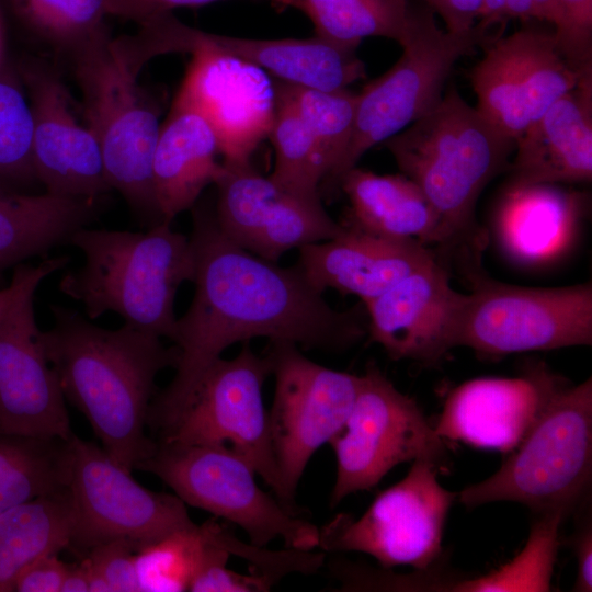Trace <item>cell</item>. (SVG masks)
Masks as SVG:
<instances>
[{
  "label": "cell",
  "instance_id": "cell-34",
  "mask_svg": "<svg viewBox=\"0 0 592 592\" xmlns=\"http://www.w3.org/2000/svg\"><path fill=\"white\" fill-rule=\"evenodd\" d=\"M275 107L267 134L274 148V169L270 178L286 190L320 200L319 185L329 173L325 155L295 107L274 93Z\"/></svg>",
  "mask_w": 592,
  "mask_h": 592
},
{
  "label": "cell",
  "instance_id": "cell-49",
  "mask_svg": "<svg viewBox=\"0 0 592 592\" xmlns=\"http://www.w3.org/2000/svg\"><path fill=\"white\" fill-rule=\"evenodd\" d=\"M80 562L86 569L89 592H112L104 573L91 558L84 555Z\"/></svg>",
  "mask_w": 592,
  "mask_h": 592
},
{
  "label": "cell",
  "instance_id": "cell-14",
  "mask_svg": "<svg viewBox=\"0 0 592 592\" xmlns=\"http://www.w3.org/2000/svg\"><path fill=\"white\" fill-rule=\"evenodd\" d=\"M71 447L75 530L69 549L80 557L114 539L128 540L136 551L194 524L177 494L143 487L103 447L76 434Z\"/></svg>",
  "mask_w": 592,
  "mask_h": 592
},
{
  "label": "cell",
  "instance_id": "cell-36",
  "mask_svg": "<svg viewBox=\"0 0 592 592\" xmlns=\"http://www.w3.org/2000/svg\"><path fill=\"white\" fill-rule=\"evenodd\" d=\"M274 93L287 100L318 141L331 183L351 140L357 93L348 89L320 90L273 80Z\"/></svg>",
  "mask_w": 592,
  "mask_h": 592
},
{
  "label": "cell",
  "instance_id": "cell-46",
  "mask_svg": "<svg viewBox=\"0 0 592 592\" xmlns=\"http://www.w3.org/2000/svg\"><path fill=\"white\" fill-rule=\"evenodd\" d=\"M574 554L577 557V577L573 591H592V527L585 524L574 536Z\"/></svg>",
  "mask_w": 592,
  "mask_h": 592
},
{
  "label": "cell",
  "instance_id": "cell-50",
  "mask_svg": "<svg viewBox=\"0 0 592 592\" xmlns=\"http://www.w3.org/2000/svg\"><path fill=\"white\" fill-rule=\"evenodd\" d=\"M0 48H1V25H0ZM2 57V53H1V49H0V58Z\"/></svg>",
  "mask_w": 592,
  "mask_h": 592
},
{
  "label": "cell",
  "instance_id": "cell-7",
  "mask_svg": "<svg viewBox=\"0 0 592 592\" xmlns=\"http://www.w3.org/2000/svg\"><path fill=\"white\" fill-rule=\"evenodd\" d=\"M136 469L157 476L185 504L236 524L252 545L280 538L288 548L318 549L319 527L263 491L252 465L228 446L156 441Z\"/></svg>",
  "mask_w": 592,
  "mask_h": 592
},
{
  "label": "cell",
  "instance_id": "cell-11",
  "mask_svg": "<svg viewBox=\"0 0 592 592\" xmlns=\"http://www.w3.org/2000/svg\"><path fill=\"white\" fill-rule=\"evenodd\" d=\"M270 375L266 354L259 355L244 342L235 357H220L210 365L183 411L155 440L230 447L252 465L278 501L289 509L263 400V386Z\"/></svg>",
  "mask_w": 592,
  "mask_h": 592
},
{
  "label": "cell",
  "instance_id": "cell-38",
  "mask_svg": "<svg viewBox=\"0 0 592 592\" xmlns=\"http://www.w3.org/2000/svg\"><path fill=\"white\" fill-rule=\"evenodd\" d=\"M230 556L244 560L252 571H264L274 561V551L247 544L221 525L216 537L207 545L190 581V592H267L276 584L254 573H239L227 567Z\"/></svg>",
  "mask_w": 592,
  "mask_h": 592
},
{
  "label": "cell",
  "instance_id": "cell-31",
  "mask_svg": "<svg viewBox=\"0 0 592 592\" xmlns=\"http://www.w3.org/2000/svg\"><path fill=\"white\" fill-rule=\"evenodd\" d=\"M277 10L296 9L306 14L315 35L356 49L363 38H403L409 16L408 0H271Z\"/></svg>",
  "mask_w": 592,
  "mask_h": 592
},
{
  "label": "cell",
  "instance_id": "cell-8",
  "mask_svg": "<svg viewBox=\"0 0 592 592\" xmlns=\"http://www.w3.org/2000/svg\"><path fill=\"white\" fill-rule=\"evenodd\" d=\"M483 39L477 26L452 33L437 26L431 11L410 9L400 58L357 93L351 140L330 185H339L367 150L430 112L442 99L454 65Z\"/></svg>",
  "mask_w": 592,
  "mask_h": 592
},
{
  "label": "cell",
  "instance_id": "cell-2",
  "mask_svg": "<svg viewBox=\"0 0 592 592\" xmlns=\"http://www.w3.org/2000/svg\"><path fill=\"white\" fill-rule=\"evenodd\" d=\"M50 310L54 325L42 341L65 399L86 417L103 449L133 471L155 449L146 434L148 412L156 378L175 367L178 348L126 323L104 329L75 309Z\"/></svg>",
  "mask_w": 592,
  "mask_h": 592
},
{
  "label": "cell",
  "instance_id": "cell-27",
  "mask_svg": "<svg viewBox=\"0 0 592 592\" xmlns=\"http://www.w3.org/2000/svg\"><path fill=\"white\" fill-rule=\"evenodd\" d=\"M207 39L215 49L294 86L332 91L348 89L366 77L365 64L356 49L317 35L259 39L207 33Z\"/></svg>",
  "mask_w": 592,
  "mask_h": 592
},
{
  "label": "cell",
  "instance_id": "cell-16",
  "mask_svg": "<svg viewBox=\"0 0 592 592\" xmlns=\"http://www.w3.org/2000/svg\"><path fill=\"white\" fill-rule=\"evenodd\" d=\"M214 184V210L223 234L266 261L277 263L292 249L329 240L344 231V225L331 218L321 200L286 190L260 174L251 162L223 163Z\"/></svg>",
  "mask_w": 592,
  "mask_h": 592
},
{
  "label": "cell",
  "instance_id": "cell-39",
  "mask_svg": "<svg viewBox=\"0 0 592 592\" xmlns=\"http://www.w3.org/2000/svg\"><path fill=\"white\" fill-rule=\"evenodd\" d=\"M562 26L554 33L562 50L580 64H592V0H558Z\"/></svg>",
  "mask_w": 592,
  "mask_h": 592
},
{
  "label": "cell",
  "instance_id": "cell-33",
  "mask_svg": "<svg viewBox=\"0 0 592 592\" xmlns=\"http://www.w3.org/2000/svg\"><path fill=\"white\" fill-rule=\"evenodd\" d=\"M31 34L70 56L110 34L105 0H4Z\"/></svg>",
  "mask_w": 592,
  "mask_h": 592
},
{
  "label": "cell",
  "instance_id": "cell-43",
  "mask_svg": "<svg viewBox=\"0 0 592 592\" xmlns=\"http://www.w3.org/2000/svg\"><path fill=\"white\" fill-rule=\"evenodd\" d=\"M216 1L219 0H105V7L109 15L143 25L178 8L202 7Z\"/></svg>",
  "mask_w": 592,
  "mask_h": 592
},
{
  "label": "cell",
  "instance_id": "cell-44",
  "mask_svg": "<svg viewBox=\"0 0 592 592\" xmlns=\"http://www.w3.org/2000/svg\"><path fill=\"white\" fill-rule=\"evenodd\" d=\"M437 12L452 33H467L475 29L483 0H423Z\"/></svg>",
  "mask_w": 592,
  "mask_h": 592
},
{
  "label": "cell",
  "instance_id": "cell-4",
  "mask_svg": "<svg viewBox=\"0 0 592 592\" xmlns=\"http://www.w3.org/2000/svg\"><path fill=\"white\" fill-rule=\"evenodd\" d=\"M384 144L439 214L448 243H481L476 204L488 183L510 167L515 141L451 88L430 112Z\"/></svg>",
  "mask_w": 592,
  "mask_h": 592
},
{
  "label": "cell",
  "instance_id": "cell-21",
  "mask_svg": "<svg viewBox=\"0 0 592 592\" xmlns=\"http://www.w3.org/2000/svg\"><path fill=\"white\" fill-rule=\"evenodd\" d=\"M565 385L544 365L516 377L467 380L449 392L434 430L441 439L510 453Z\"/></svg>",
  "mask_w": 592,
  "mask_h": 592
},
{
  "label": "cell",
  "instance_id": "cell-15",
  "mask_svg": "<svg viewBox=\"0 0 592 592\" xmlns=\"http://www.w3.org/2000/svg\"><path fill=\"white\" fill-rule=\"evenodd\" d=\"M592 75L571 59L554 32L524 29L494 41L470 78L476 109L516 141L563 94Z\"/></svg>",
  "mask_w": 592,
  "mask_h": 592
},
{
  "label": "cell",
  "instance_id": "cell-23",
  "mask_svg": "<svg viewBox=\"0 0 592 592\" xmlns=\"http://www.w3.org/2000/svg\"><path fill=\"white\" fill-rule=\"evenodd\" d=\"M513 182L592 179V75L553 103L515 141Z\"/></svg>",
  "mask_w": 592,
  "mask_h": 592
},
{
  "label": "cell",
  "instance_id": "cell-26",
  "mask_svg": "<svg viewBox=\"0 0 592 592\" xmlns=\"http://www.w3.org/2000/svg\"><path fill=\"white\" fill-rule=\"evenodd\" d=\"M339 185L350 202L349 226L384 237L447 244L442 220L419 186L401 174L355 166Z\"/></svg>",
  "mask_w": 592,
  "mask_h": 592
},
{
  "label": "cell",
  "instance_id": "cell-25",
  "mask_svg": "<svg viewBox=\"0 0 592 592\" xmlns=\"http://www.w3.org/2000/svg\"><path fill=\"white\" fill-rule=\"evenodd\" d=\"M581 208L580 194L556 184L512 182L498 207L499 243L516 263L550 262L570 247Z\"/></svg>",
  "mask_w": 592,
  "mask_h": 592
},
{
  "label": "cell",
  "instance_id": "cell-37",
  "mask_svg": "<svg viewBox=\"0 0 592 592\" xmlns=\"http://www.w3.org/2000/svg\"><path fill=\"white\" fill-rule=\"evenodd\" d=\"M559 511L540 514L524 549L498 571L453 584L454 591H549L558 546V531L565 519Z\"/></svg>",
  "mask_w": 592,
  "mask_h": 592
},
{
  "label": "cell",
  "instance_id": "cell-40",
  "mask_svg": "<svg viewBox=\"0 0 592 592\" xmlns=\"http://www.w3.org/2000/svg\"><path fill=\"white\" fill-rule=\"evenodd\" d=\"M102 570L112 592H139L135 567V548L126 539H114L87 550ZM81 556V557H82Z\"/></svg>",
  "mask_w": 592,
  "mask_h": 592
},
{
  "label": "cell",
  "instance_id": "cell-45",
  "mask_svg": "<svg viewBox=\"0 0 592 592\" xmlns=\"http://www.w3.org/2000/svg\"><path fill=\"white\" fill-rule=\"evenodd\" d=\"M521 19L527 21L535 19L547 22L558 33L562 26V16L558 0H506L503 11V21Z\"/></svg>",
  "mask_w": 592,
  "mask_h": 592
},
{
  "label": "cell",
  "instance_id": "cell-19",
  "mask_svg": "<svg viewBox=\"0 0 592 592\" xmlns=\"http://www.w3.org/2000/svg\"><path fill=\"white\" fill-rule=\"evenodd\" d=\"M33 114V155L45 192L75 198L101 200L112 191L100 144L72 114L68 91L46 66L19 68Z\"/></svg>",
  "mask_w": 592,
  "mask_h": 592
},
{
  "label": "cell",
  "instance_id": "cell-1",
  "mask_svg": "<svg viewBox=\"0 0 592 592\" xmlns=\"http://www.w3.org/2000/svg\"><path fill=\"white\" fill-rule=\"evenodd\" d=\"M192 209L195 288L187 310L177 319L175 374L149 408L147 428L156 437L175 421L230 345L266 338L341 352L367 331V316L360 308L333 309L296 265L280 266L230 241L214 208L196 203Z\"/></svg>",
  "mask_w": 592,
  "mask_h": 592
},
{
  "label": "cell",
  "instance_id": "cell-5",
  "mask_svg": "<svg viewBox=\"0 0 592 592\" xmlns=\"http://www.w3.org/2000/svg\"><path fill=\"white\" fill-rule=\"evenodd\" d=\"M510 453L493 475L458 492V501L467 508L512 501L566 516L576 509L592 477V378L559 389Z\"/></svg>",
  "mask_w": 592,
  "mask_h": 592
},
{
  "label": "cell",
  "instance_id": "cell-35",
  "mask_svg": "<svg viewBox=\"0 0 592 592\" xmlns=\"http://www.w3.org/2000/svg\"><path fill=\"white\" fill-rule=\"evenodd\" d=\"M220 527L213 517L137 549L134 558L139 592L187 591L205 548Z\"/></svg>",
  "mask_w": 592,
  "mask_h": 592
},
{
  "label": "cell",
  "instance_id": "cell-9",
  "mask_svg": "<svg viewBox=\"0 0 592 592\" xmlns=\"http://www.w3.org/2000/svg\"><path fill=\"white\" fill-rule=\"evenodd\" d=\"M439 462L413 460L408 474L379 492L357 519L339 513L319 527L325 554L363 553L385 568L429 571L442 554V538L457 493L437 479Z\"/></svg>",
  "mask_w": 592,
  "mask_h": 592
},
{
  "label": "cell",
  "instance_id": "cell-28",
  "mask_svg": "<svg viewBox=\"0 0 592 592\" xmlns=\"http://www.w3.org/2000/svg\"><path fill=\"white\" fill-rule=\"evenodd\" d=\"M101 200L47 192L0 194V281L25 260L68 243L71 235L94 221Z\"/></svg>",
  "mask_w": 592,
  "mask_h": 592
},
{
  "label": "cell",
  "instance_id": "cell-42",
  "mask_svg": "<svg viewBox=\"0 0 592 592\" xmlns=\"http://www.w3.org/2000/svg\"><path fill=\"white\" fill-rule=\"evenodd\" d=\"M67 567L57 554L43 555L22 569L14 592H60Z\"/></svg>",
  "mask_w": 592,
  "mask_h": 592
},
{
  "label": "cell",
  "instance_id": "cell-22",
  "mask_svg": "<svg viewBox=\"0 0 592 592\" xmlns=\"http://www.w3.org/2000/svg\"><path fill=\"white\" fill-rule=\"evenodd\" d=\"M300 270L318 292L332 288L366 303L411 273L435 262L426 246L344 225L335 238L298 249Z\"/></svg>",
  "mask_w": 592,
  "mask_h": 592
},
{
  "label": "cell",
  "instance_id": "cell-10",
  "mask_svg": "<svg viewBox=\"0 0 592 592\" xmlns=\"http://www.w3.org/2000/svg\"><path fill=\"white\" fill-rule=\"evenodd\" d=\"M265 354L275 379L269 411L272 448L285 503L300 513L295 501L300 478L314 454L343 429L361 375L318 364L287 341H271Z\"/></svg>",
  "mask_w": 592,
  "mask_h": 592
},
{
  "label": "cell",
  "instance_id": "cell-29",
  "mask_svg": "<svg viewBox=\"0 0 592 592\" xmlns=\"http://www.w3.org/2000/svg\"><path fill=\"white\" fill-rule=\"evenodd\" d=\"M73 530L69 486L1 512L0 592H14L16 577L36 558L70 548Z\"/></svg>",
  "mask_w": 592,
  "mask_h": 592
},
{
  "label": "cell",
  "instance_id": "cell-6",
  "mask_svg": "<svg viewBox=\"0 0 592 592\" xmlns=\"http://www.w3.org/2000/svg\"><path fill=\"white\" fill-rule=\"evenodd\" d=\"M104 35L73 55L89 128L102 152L106 181L147 228L163 223L156 202L152 160L159 107Z\"/></svg>",
  "mask_w": 592,
  "mask_h": 592
},
{
  "label": "cell",
  "instance_id": "cell-32",
  "mask_svg": "<svg viewBox=\"0 0 592 592\" xmlns=\"http://www.w3.org/2000/svg\"><path fill=\"white\" fill-rule=\"evenodd\" d=\"M3 57V56H2ZM0 58V194L37 193L33 114L19 69Z\"/></svg>",
  "mask_w": 592,
  "mask_h": 592
},
{
  "label": "cell",
  "instance_id": "cell-47",
  "mask_svg": "<svg viewBox=\"0 0 592 592\" xmlns=\"http://www.w3.org/2000/svg\"><path fill=\"white\" fill-rule=\"evenodd\" d=\"M60 592H89L86 569L81 562L68 565Z\"/></svg>",
  "mask_w": 592,
  "mask_h": 592
},
{
  "label": "cell",
  "instance_id": "cell-48",
  "mask_svg": "<svg viewBox=\"0 0 592 592\" xmlns=\"http://www.w3.org/2000/svg\"><path fill=\"white\" fill-rule=\"evenodd\" d=\"M505 1L506 0H483L476 26L486 32L490 26L503 22Z\"/></svg>",
  "mask_w": 592,
  "mask_h": 592
},
{
  "label": "cell",
  "instance_id": "cell-12",
  "mask_svg": "<svg viewBox=\"0 0 592 592\" xmlns=\"http://www.w3.org/2000/svg\"><path fill=\"white\" fill-rule=\"evenodd\" d=\"M592 344V285L525 287L482 281L468 294L457 346L506 355Z\"/></svg>",
  "mask_w": 592,
  "mask_h": 592
},
{
  "label": "cell",
  "instance_id": "cell-30",
  "mask_svg": "<svg viewBox=\"0 0 592 592\" xmlns=\"http://www.w3.org/2000/svg\"><path fill=\"white\" fill-rule=\"evenodd\" d=\"M71 469V440L37 439L0 430V513L67 488Z\"/></svg>",
  "mask_w": 592,
  "mask_h": 592
},
{
  "label": "cell",
  "instance_id": "cell-24",
  "mask_svg": "<svg viewBox=\"0 0 592 592\" xmlns=\"http://www.w3.org/2000/svg\"><path fill=\"white\" fill-rule=\"evenodd\" d=\"M217 135L206 117L189 101L175 96L160 125L152 160L156 202L164 221L191 209L202 192L214 184L223 163L217 161Z\"/></svg>",
  "mask_w": 592,
  "mask_h": 592
},
{
  "label": "cell",
  "instance_id": "cell-20",
  "mask_svg": "<svg viewBox=\"0 0 592 592\" xmlns=\"http://www.w3.org/2000/svg\"><path fill=\"white\" fill-rule=\"evenodd\" d=\"M34 294L22 298L0 320V430L68 441L75 433L57 375L45 354Z\"/></svg>",
  "mask_w": 592,
  "mask_h": 592
},
{
  "label": "cell",
  "instance_id": "cell-13",
  "mask_svg": "<svg viewBox=\"0 0 592 592\" xmlns=\"http://www.w3.org/2000/svg\"><path fill=\"white\" fill-rule=\"evenodd\" d=\"M337 476L330 506L349 494L369 490L396 466L418 458L440 462L444 444L418 403L374 365L361 385L341 432L329 443Z\"/></svg>",
  "mask_w": 592,
  "mask_h": 592
},
{
  "label": "cell",
  "instance_id": "cell-41",
  "mask_svg": "<svg viewBox=\"0 0 592 592\" xmlns=\"http://www.w3.org/2000/svg\"><path fill=\"white\" fill-rule=\"evenodd\" d=\"M70 261L68 255L45 259L37 265L21 263L13 269L10 283L0 287V320L26 295L35 293L39 284L50 274L64 269Z\"/></svg>",
  "mask_w": 592,
  "mask_h": 592
},
{
  "label": "cell",
  "instance_id": "cell-3",
  "mask_svg": "<svg viewBox=\"0 0 592 592\" xmlns=\"http://www.w3.org/2000/svg\"><path fill=\"white\" fill-rule=\"evenodd\" d=\"M68 243L84 263L66 272L58 287L83 305L88 319L115 312L126 325L174 341L175 295L195 274L187 236L163 221L143 232L82 227Z\"/></svg>",
  "mask_w": 592,
  "mask_h": 592
},
{
  "label": "cell",
  "instance_id": "cell-18",
  "mask_svg": "<svg viewBox=\"0 0 592 592\" xmlns=\"http://www.w3.org/2000/svg\"><path fill=\"white\" fill-rule=\"evenodd\" d=\"M467 299L435 261L363 303L367 330L392 360L437 363L457 346Z\"/></svg>",
  "mask_w": 592,
  "mask_h": 592
},
{
  "label": "cell",
  "instance_id": "cell-17",
  "mask_svg": "<svg viewBox=\"0 0 592 592\" xmlns=\"http://www.w3.org/2000/svg\"><path fill=\"white\" fill-rule=\"evenodd\" d=\"M177 95L210 123L223 163L251 162L269 134L275 107L273 83L262 69L215 49L202 32Z\"/></svg>",
  "mask_w": 592,
  "mask_h": 592
}]
</instances>
